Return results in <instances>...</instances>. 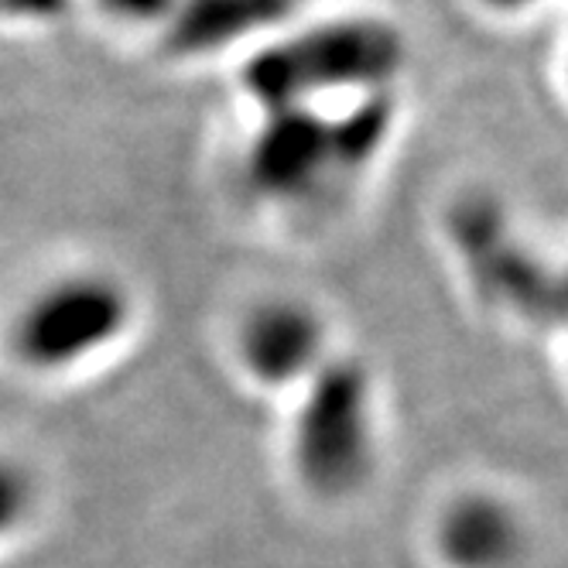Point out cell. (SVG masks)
Here are the masks:
<instances>
[{
	"instance_id": "cell-1",
	"label": "cell",
	"mask_w": 568,
	"mask_h": 568,
	"mask_svg": "<svg viewBox=\"0 0 568 568\" xmlns=\"http://www.w3.org/2000/svg\"><path fill=\"white\" fill-rule=\"evenodd\" d=\"M400 120L404 97L254 113L236 161L240 185L277 216L333 210L381 169Z\"/></svg>"
},
{
	"instance_id": "cell-2",
	"label": "cell",
	"mask_w": 568,
	"mask_h": 568,
	"mask_svg": "<svg viewBox=\"0 0 568 568\" xmlns=\"http://www.w3.org/2000/svg\"><path fill=\"white\" fill-rule=\"evenodd\" d=\"M415 49L390 11L333 8L292 21L236 62V90L254 113L346 106L408 93Z\"/></svg>"
},
{
	"instance_id": "cell-3",
	"label": "cell",
	"mask_w": 568,
	"mask_h": 568,
	"mask_svg": "<svg viewBox=\"0 0 568 568\" xmlns=\"http://www.w3.org/2000/svg\"><path fill=\"white\" fill-rule=\"evenodd\" d=\"M384 463V400L374 367L339 349L288 397L284 469L318 507H349L367 497Z\"/></svg>"
},
{
	"instance_id": "cell-4",
	"label": "cell",
	"mask_w": 568,
	"mask_h": 568,
	"mask_svg": "<svg viewBox=\"0 0 568 568\" xmlns=\"http://www.w3.org/2000/svg\"><path fill=\"white\" fill-rule=\"evenodd\" d=\"M141 322L138 288L110 267L72 264L45 274L11 305L0 346L31 381H72L124 349Z\"/></svg>"
},
{
	"instance_id": "cell-5",
	"label": "cell",
	"mask_w": 568,
	"mask_h": 568,
	"mask_svg": "<svg viewBox=\"0 0 568 568\" xmlns=\"http://www.w3.org/2000/svg\"><path fill=\"white\" fill-rule=\"evenodd\" d=\"M236 377L257 394L288 400L343 349L329 312L298 292L254 295L226 336Z\"/></svg>"
},
{
	"instance_id": "cell-6",
	"label": "cell",
	"mask_w": 568,
	"mask_h": 568,
	"mask_svg": "<svg viewBox=\"0 0 568 568\" xmlns=\"http://www.w3.org/2000/svg\"><path fill=\"white\" fill-rule=\"evenodd\" d=\"M425 548L435 568H524L535 531L524 507L497 486H459L428 514Z\"/></svg>"
},
{
	"instance_id": "cell-7",
	"label": "cell",
	"mask_w": 568,
	"mask_h": 568,
	"mask_svg": "<svg viewBox=\"0 0 568 568\" xmlns=\"http://www.w3.org/2000/svg\"><path fill=\"white\" fill-rule=\"evenodd\" d=\"M308 0H179L154 34L158 52L175 65L240 62L298 21Z\"/></svg>"
},
{
	"instance_id": "cell-8",
	"label": "cell",
	"mask_w": 568,
	"mask_h": 568,
	"mask_svg": "<svg viewBox=\"0 0 568 568\" xmlns=\"http://www.w3.org/2000/svg\"><path fill=\"white\" fill-rule=\"evenodd\" d=\"M42 507L45 483L38 466L14 449H0V551L21 545L34 531Z\"/></svg>"
},
{
	"instance_id": "cell-9",
	"label": "cell",
	"mask_w": 568,
	"mask_h": 568,
	"mask_svg": "<svg viewBox=\"0 0 568 568\" xmlns=\"http://www.w3.org/2000/svg\"><path fill=\"white\" fill-rule=\"evenodd\" d=\"M87 4L113 28L131 34H158L179 0H87Z\"/></svg>"
},
{
	"instance_id": "cell-10",
	"label": "cell",
	"mask_w": 568,
	"mask_h": 568,
	"mask_svg": "<svg viewBox=\"0 0 568 568\" xmlns=\"http://www.w3.org/2000/svg\"><path fill=\"white\" fill-rule=\"evenodd\" d=\"M466 8L494 28H524L545 14L565 11L568 0H466Z\"/></svg>"
},
{
	"instance_id": "cell-11",
	"label": "cell",
	"mask_w": 568,
	"mask_h": 568,
	"mask_svg": "<svg viewBox=\"0 0 568 568\" xmlns=\"http://www.w3.org/2000/svg\"><path fill=\"white\" fill-rule=\"evenodd\" d=\"M72 11V0H0V28H52Z\"/></svg>"
},
{
	"instance_id": "cell-12",
	"label": "cell",
	"mask_w": 568,
	"mask_h": 568,
	"mask_svg": "<svg viewBox=\"0 0 568 568\" xmlns=\"http://www.w3.org/2000/svg\"><path fill=\"white\" fill-rule=\"evenodd\" d=\"M555 87L561 93V100L568 103V8H565V21H561V34H558V42H555Z\"/></svg>"
},
{
	"instance_id": "cell-13",
	"label": "cell",
	"mask_w": 568,
	"mask_h": 568,
	"mask_svg": "<svg viewBox=\"0 0 568 568\" xmlns=\"http://www.w3.org/2000/svg\"><path fill=\"white\" fill-rule=\"evenodd\" d=\"M555 315L568 322V264L555 267Z\"/></svg>"
}]
</instances>
